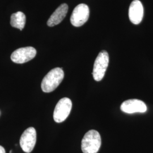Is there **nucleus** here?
<instances>
[{"label": "nucleus", "instance_id": "obj_1", "mask_svg": "<svg viewBox=\"0 0 153 153\" xmlns=\"http://www.w3.org/2000/svg\"><path fill=\"white\" fill-rule=\"evenodd\" d=\"M64 78V72L60 68H56L44 76L41 87L44 93H51L57 88Z\"/></svg>", "mask_w": 153, "mask_h": 153}, {"label": "nucleus", "instance_id": "obj_2", "mask_svg": "<svg viewBox=\"0 0 153 153\" xmlns=\"http://www.w3.org/2000/svg\"><path fill=\"white\" fill-rule=\"evenodd\" d=\"M101 137L95 130L88 131L81 142V149L83 153H97L101 146Z\"/></svg>", "mask_w": 153, "mask_h": 153}, {"label": "nucleus", "instance_id": "obj_3", "mask_svg": "<svg viewBox=\"0 0 153 153\" xmlns=\"http://www.w3.org/2000/svg\"><path fill=\"white\" fill-rule=\"evenodd\" d=\"M109 64V56L106 51H101L96 58L94 68L93 76L96 81H100L104 77Z\"/></svg>", "mask_w": 153, "mask_h": 153}, {"label": "nucleus", "instance_id": "obj_4", "mask_svg": "<svg viewBox=\"0 0 153 153\" xmlns=\"http://www.w3.org/2000/svg\"><path fill=\"white\" fill-rule=\"evenodd\" d=\"M72 103L68 98L61 99L55 107L53 119L55 122L60 123L65 120L71 113Z\"/></svg>", "mask_w": 153, "mask_h": 153}, {"label": "nucleus", "instance_id": "obj_5", "mask_svg": "<svg viewBox=\"0 0 153 153\" xmlns=\"http://www.w3.org/2000/svg\"><path fill=\"white\" fill-rule=\"evenodd\" d=\"M90 10L88 6L85 4L76 6L71 17V25L75 27H80L88 21Z\"/></svg>", "mask_w": 153, "mask_h": 153}, {"label": "nucleus", "instance_id": "obj_6", "mask_svg": "<svg viewBox=\"0 0 153 153\" xmlns=\"http://www.w3.org/2000/svg\"><path fill=\"white\" fill-rule=\"evenodd\" d=\"M36 142V131L34 128L30 127L23 133L20 138V145L25 153H31Z\"/></svg>", "mask_w": 153, "mask_h": 153}, {"label": "nucleus", "instance_id": "obj_7", "mask_svg": "<svg viewBox=\"0 0 153 153\" xmlns=\"http://www.w3.org/2000/svg\"><path fill=\"white\" fill-rule=\"evenodd\" d=\"M36 55V50L32 47L17 49L11 55L12 61L16 64H23L33 59Z\"/></svg>", "mask_w": 153, "mask_h": 153}, {"label": "nucleus", "instance_id": "obj_8", "mask_svg": "<svg viewBox=\"0 0 153 153\" xmlns=\"http://www.w3.org/2000/svg\"><path fill=\"white\" fill-rule=\"evenodd\" d=\"M120 109L123 112L131 114L136 112H145L147 111V107L142 100L133 99L124 102L121 105Z\"/></svg>", "mask_w": 153, "mask_h": 153}, {"label": "nucleus", "instance_id": "obj_9", "mask_svg": "<svg viewBox=\"0 0 153 153\" xmlns=\"http://www.w3.org/2000/svg\"><path fill=\"white\" fill-rule=\"evenodd\" d=\"M143 16V7L139 0H134L129 9V18L131 22L134 25H138L142 21Z\"/></svg>", "mask_w": 153, "mask_h": 153}, {"label": "nucleus", "instance_id": "obj_10", "mask_svg": "<svg viewBox=\"0 0 153 153\" xmlns=\"http://www.w3.org/2000/svg\"><path fill=\"white\" fill-rule=\"evenodd\" d=\"M68 11V5L66 4H61L50 16L48 21H47V25L49 27H53L60 23L65 18Z\"/></svg>", "mask_w": 153, "mask_h": 153}, {"label": "nucleus", "instance_id": "obj_11", "mask_svg": "<svg viewBox=\"0 0 153 153\" xmlns=\"http://www.w3.org/2000/svg\"><path fill=\"white\" fill-rule=\"evenodd\" d=\"M26 16L23 13L18 11L11 15L10 24L13 27L22 30L25 26Z\"/></svg>", "mask_w": 153, "mask_h": 153}, {"label": "nucleus", "instance_id": "obj_12", "mask_svg": "<svg viewBox=\"0 0 153 153\" xmlns=\"http://www.w3.org/2000/svg\"><path fill=\"white\" fill-rule=\"evenodd\" d=\"M0 153H6L5 149L2 146H0Z\"/></svg>", "mask_w": 153, "mask_h": 153}]
</instances>
